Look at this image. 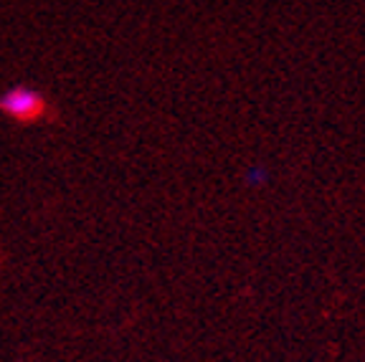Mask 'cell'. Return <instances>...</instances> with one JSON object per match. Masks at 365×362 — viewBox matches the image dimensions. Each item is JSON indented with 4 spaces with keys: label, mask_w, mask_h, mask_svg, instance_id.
I'll use <instances>...</instances> for the list:
<instances>
[{
    "label": "cell",
    "mask_w": 365,
    "mask_h": 362,
    "mask_svg": "<svg viewBox=\"0 0 365 362\" xmlns=\"http://www.w3.org/2000/svg\"><path fill=\"white\" fill-rule=\"evenodd\" d=\"M0 109L11 117L21 119V122H31V119L41 117L46 109L43 96L31 86H13L6 94L0 96Z\"/></svg>",
    "instance_id": "cell-1"
}]
</instances>
